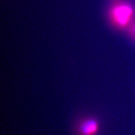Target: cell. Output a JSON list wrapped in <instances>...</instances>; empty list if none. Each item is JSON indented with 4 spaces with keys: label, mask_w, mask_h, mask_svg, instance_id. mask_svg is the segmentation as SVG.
Returning a JSON list of instances; mask_svg holds the SVG:
<instances>
[{
    "label": "cell",
    "mask_w": 135,
    "mask_h": 135,
    "mask_svg": "<svg viewBox=\"0 0 135 135\" xmlns=\"http://www.w3.org/2000/svg\"><path fill=\"white\" fill-rule=\"evenodd\" d=\"M134 14V10L131 5L121 3L115 6L111 11V16L114 24L123 29L126 28L131 23Z\"/></svg>",
    "instance_id": "obj_1"
},
{
    "label": "cell",
    "mask_w": 135,
    "mask_h": 135,
    "mask_svg": "<svg viewBox=\"0 0 135 135\" xmlns=\"http://www.w3.org/2000/svg\"><path fill=\"white\" fill-rule=\"evenodd\" d=\"M99 130L98 122L94 119H88L84 121L80 127L82 135H95Z\"/></svg>",
    "instance_id": "obj_2"
},
{
    "label": "cell",
    "mask_w": 135,
    "mask_h": 135,
    "mask_svg": "<svg viewBox=\"0 0 135 135\" xmlns=\"http://www.w3.org/2000/svg\"><path fill=\"white\" fill-rule=\"evenodd\" d=\"M130 32L132 36L135 38V23L133 25H132L130 28Z\"/></svg>",
    "instance_id": "obj_3"
}]
</instances>
